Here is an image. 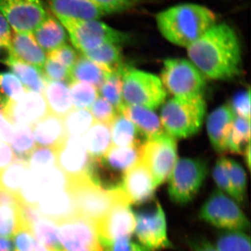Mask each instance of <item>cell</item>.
<instances>
[{"label": "cell", "instance_id": "obj_61", "mask_svg": "<svg viewBox=\"0 0 251 251\" xmlns=\"http://www.w3.org/2000/svg\"><path fill=\"white\" fill-rule=\"evenodd\" d=\"M82 251H103V249H102V250H85Z\"/></svg>", "mask_w": 251, "mask_h": 251}, {"label": "cell", "instance_id": "obj_42", "mask_svg": "<svg viewBox=\"0 0 251 251\" xmlns=\"http://www.w3.org/2000/svg\"><path fill=\"white\" fill-rule=\"evenodd\" d=\"M215 247L219 251H251V239L246 232H229L221 234Z\"/></svg>", "mask_w": 251, "mask_h": 251}, {"label": "cell", "instance_id": "obj_5", "mask_svg": "<svg viewBox=\"0 0 251 251\" xmlns=\"http://www.w3.org/2000/svg\"><path fill=\"white\" fill-rule=\"evenodd\" d=\"M54 16L65 28L74 49L80 54L105 44L122 46L130 40L126 33L110 27L99 20Z\"/></svg>", "mask_w": 251, "mask_h": 251}, {"label": "cell", "instance_id": "obj_17", "mask_svg": "<svg viewBox=\"0 0 251 251\" xmlns=\"http://www.w3.org/2000/svg\"><path fill=\"white\" fill-rule=\"evenodd\" d=\"M119 187L125 193L130 204H140L150 201L156 186L148 168L141 161L122 175Z\"/></svg>", "mask_w": 251, "mask_h": 251}, {"label": "cell", "instance_id": "obj_34", "mask_svg": "<svg viewBox=\"0 0 251 251\" xmlns=\"http://www.w3.org/2000/svg\"><path fill=\"white\" fill-rule=\"evenodd\" d=\"M37 242L52 251L64 250L57 235V223L41 216L31 227Z\"/></svg>", "mask_w": 251, "mask_h": 251}, {"label": "cell", "instance_id": "obj_23", "mask_svg": "<svg viewBox=\"0 0 251 251\" xmlns=\"http://www.w3.org/2000/svg\"><path fill=\"white\" fill-rule=\"evenodd\" d=\"M119 112L125 115L145 135L147 140L165 133L160 117L150 109L123 103Z\"/></svg>", "mask_w": 251, "mask_h": 251}, {"label": "cell", "instance_id": "obj_62", "mask_svg": "<svg viewBox=\"0 0 251 251\" xmlns=\"http://www.w3.org/2000/svg\"><path fill=\"white\" fill-rule=\"evenodd\" d=\"M67 251L65 250V249H64V250H62V251Z\"/></svg>", "mask_w": 251, "mask_h": 251}, {"label": "cell", "instance_id": "obj_36", "mask_svg": "<svg viewBox=\"0 0 251 251\" xmlns=\"http://www.w3.org/2000/svg\"><path fill=\"white\" fill-rule=\"evenodd\" d=\"M27 92L17 76L11 72L0 74V102L6 109L20 99Z\"/></svg>", "mask_w": 251, "mask_h": 251}, {"label": "cell", "instance_id": "obj_54", "mask_svg": "<svg viewBox=\"0 0 251 251\" xmlns=\"http://www.w3.org/2000/svg\"><path fill=\"white\" fill-rule=\"evenodd\" d=\"M11 27L5 19L4 16L0 14V44L6 47L10 48V43H11Z\"/></svg>", "mask_w": 251, "mask_h": 251}, {"label": "cell", "instance_id": "obj_15", "mask_svg": "<svg viewBox=\"0 0 251 251\" xmlns=\"http://www.w3.org/2000/svg\"><path fill=\"white\" fill-rule=\"evenodd\" d=\"M67 185V178L57 167L44 171H31L28 168L18 198L21 202L36 206L46 193L64 189Z\"/></svg>", "mask_w": 251, "mask_h": 251}, {"label": "cell", "instance_id": "obj_14", "mask_svg": "<svg viewBox=\"0 0 251 251\" xmlns=\"http://www.w3.org/2000/svg\"><path fill=\"white\" fill-rule=\"evenodd\" d=\"M0 14L14 31L32 33L49 13L42 0H0Z\"/></svg>", "mask_w": 251, "mask_h": 251}, {"label": "cell", "instance_id": "obj_50", "mask_svg": "<svg viewBox=\"0 0 251 251\" xmlns=\"http://www.w3.org/2000/svg\"><path fill=\"white\" fill-rule=\"evenodd\" d=\"M104 15L119 12L128 9L130 0H90Z\"/></svg>", "mask_w": 251, "mask_h": 251}, {"label": "cell", "instance_id": "obj_4", "mask_svg": "<svg viewBox=\"0 0 251 251\" xmlns=\"http://www.w3.org/2000/svg\"><path fill=\"white\" fill-rule=\"evenodd\" d=\"M67 189L72 196L77 214L95 224L106 215L115 203L122 200L128 201L118 185L105 189L88 176L67 181Z\"/></svg>", "mask_w": 251, "mask_h": 251}, {"label": "cell", "instance_id": "obj_9", "mask_svg": "<svg viewBox=\"0 0 251 251\" xmlns=\"http://www.w3.org/2000/svg\"><path fill=\"white\" fill-rule=\"evenodd\" d=\"M161 82L174 97L202 95L205 76L194 64L186 59H168L163 63Z\"/></svg>", "mask_w": 251, "mask_h": 251}, {"label": "cell", "instance_id": "obj_3", "mask_svg": "<svg viewBox=\"0 0 251 251\" xmlns=\"http://www.w3.org/2000/svg\"><path fill=\"white\" fill-rule=\"evenodd\" d=\"M206 110L202 95L173 97L163 104L160 120L167 133L175 138H186L201 130Z\"/></svg>", "mask_w": 251, "mask_h": 251}, {"label": "cell", "instance_id": "obj_38", "mask_svg": "<svg viewBox=\"0 0 251 251\" xmlns=\"http://www.w3.org/2000/svg\"><path fill=\"white\" fill-rule=\"evenodd\" d=\"M94 122L87 109H74L63 119L67 136H83Z\"/></svg>", "mask_w": 251, "mask_h": 251}, {"label": "cell", "instance_id": "obj_43", "mask_svg": "<svg viewBox=\"0 0 251 251\" xmlns=\"http://www.w3.org/2000/svg\"><path fill=\"white\" fill-rule=\"evenodd\" d=\"M226 166L229 180L234 193L236 201L238 203L244 202L247 191V174L243 167L237 161L226 158Z\"/></svg>", "mask_w": 251, "mask_h": 251}, {"label": "cell", "instance_id": "obj_41", "mask_svg": "<svg viewBox=\"0 0 251 251\" xmlns=\"http://www.w3.org/2000/svg\"><path fill=\"white\" fill-rule=\"evenodd\" d=\"M57 151L54 149L36 146L28 158V168L31 171H44L57 167Z\"/></svg>", "mask_w": 251, "mask_h": 251}, {"label": "cell", "instance_id": "obj_13", "mask_svg": "<svg viewBox=\"0 0 251 251\" xmlns=\"http://www.w3.org/2000/svg\"><path fill=\"white\" fill-rule=\"evenodd\" d=\"M135 214L134 234L138 242L150 251L163 250L173 247L168 235L166 216L159 203L150 212Z\"/></svg>", "mask_w": 251, "mask_h": 251}, {"label": "cell", "instance_id": "obj_40", "mask_svg": "<svg viewBox=\"0 0 251 251\" xmlns=\"http://www.w3.org/2000/svg\"><path fill=\"white\" fill-rule=\"evenodd\" d=\"M72 103L75 109H89L99 97L96 87L85 82L73 81L69 85Z\"/></svg>", "mask_w": 251, "mask_h": 251}, {"label": "cell", "instance_id": "obj_29", "mask_svg": "<svg viewBox=\"0 0 251 251\" xmlns=\"http://www.w3.org/2000/svg\"><path fill=\"white\" fill-rule=\"evenodd\" d=\"M87 153L92 158H100L112 146L110 126L94 122L82 137Z\"/></svg>", "mask_w": 251, "mask_h": 251}, {"label": "cell", "instance_id": "obj_12", "mask_svg": "<svg viewBox=\"0 0 251 251\" xmlns=\"http://www.w3.org/2000/svg\"><path fill=\"white\" fill-rule=\"evenodd\" d=\"M135 214L130 204L122 200L115 203L103 219L96 224L99 242L102 247L134 234Z\"/></svg>", "mask_w": 251, "mask_h": 251}, {"label": "cell", "instance_id": "obj_60", "mask_svg": "<svg viewBox=\"0 0 251 251\" xmlns=\"http://www.w3.org/2000/svg\"><path fill=\"white\" fill-rule=\"evenodd\" d=\"M141 0H130V6L135 4V3L139 2Z\"/></svg>", "mask_w": 251, "mask_h": 251}, {"label": "cell", "instance_id": "obj_35", "mask_svg": "<svg viewBox=\"0 0 251 251\" xmlns=\"http://www.w3.org/2000/svg\"><path fill=\"white\" fill-rule=\"evenodd\" d=\"M251 140V120L234 117L227 142V151L243 153Z\"/></svg>", "mask_w": 251, "mask_h": 251}, {"label": "cell", "instance_id": "obj_30", "mask_svg": "<svg viewBox=\"0 0 251 251\" xmlns=\"http://www.w3.org/2000/svg\"><path fill=\"white\" fill-rule=\"evenodd\" d=\"M82 54L110 73L121 72L126 67L123 63L121 46L117 44H105Z\"/></svg>", "mask_w": 251, "mask_h": 251}, {"label": "cell", "instance_id": "obj_32", "mask_svg": "<svg viewBox=\"0 0 251 251\" xmlns=\"http://www.w3.org/2000/svg\"><path fill=\"white\" fill-rule=\"evenodd\" d=\"M113 146L126 147L141 143L138 139L139 130L125 115L119 112L110 126Z\"/></svg>", "mask_w": 251, "mask_h": 251}, {"label": "cell", "instance_id": "obj_24", "mask_svg": "<svg viewBox=\"0 0 251 251\" xmlns=\"http://www.w3.org/2000/svg\"><path fill=\"white\" fill-rule=\"evenodd\" d=\"M34 39L46 54L67 44L65 28L57 17L48 14L45 19L32 32Z\"/></svg>", "mask_w": 251, "mask_h": 251}, {"label": "cell", "instance_id": "obj_1", "mask_svg": "<svg viewBox=\"0 0 251 251\" xmlns=\"http://www.w3.org/2000/svg\"><path fill=\"white\" fill-rule=\"evenodd\" d=\"M186 49L190 61L204 76L230 80L242 73L240 41L226 23H216Z\"/></svg>", "mask_w": 251, "mask_h": 251}, {"label": "cell", "instance_id": "obj_6", "mask_svg": "<svg viewBox=\"0 0 251 251\" xmlns=\"http://www.w3.org/2000/svg\"><path fill=\"white\" fill-rule=\"evenodd\" d=\"M122 97L126 104L154 110L164 103L167 92L159 77L127 67L122 75Z\"/></svg>", "mask_w": 251, "mask_h": 251}, {"label": "cell", "instance_id": "obj_2", "mask_svg": "<svg viewBox=\"0 0 251 251\" xmlns=\"http://www.w3.org/2000/svg\"><path fill=\"white\" fill-rule=\"evenodd\" d=\"M156 23L167 41L186 49L217 23L216 15L211 9L192 3L163 10L156 15Z\"/></svg>", "mask_w": 251, "mask_h": 251}, {"label": "cell", "instance_id": "obj_20", "mask_svg": "<svg viewBox=\"0 0 251 251\" xmlns=\"http://www.w3.org/2000/svg\"><path fill=\"white\" fill-rule=\"evenodd\" d=\"M36 208L44 217L55 223L77 214L67 188L46 193L38 201Z\"/></svg>", "mask_w": 251, "mask_h": 251}, {"label": "cell", "instance_id": "obj_27", "mask_svg": "<svg viewBox=\"0 0 251 251\" xmlns=\"http://www.w3.org/2000/svg\"><path fill=\"white\" fill-rule=\"evenodd\" d=\"M110 73L97 63L80 54L75 64L70 69L72 82H85L99 90Z\"/></svg>", "mask_w": 251, "mask_h": 251}, {"label": "cell", "instance_id": "obj_16", "mask_svg": "<svg viewBox=\"0 0 251 251\" xmlns=\"http://www.w3.org/2000/svg\"><path fill=\"white\" fill-rule=\"evenodd\" d=\"M57 168L67 181L88 176L92 158L87 153L82 137L67 136L57 150Z\"/></svg>", "mask_w": 251, "mask_h": 251}, {"label": "cell", "instance_id": "obj_45", "mask_svg": "<svg viewBox=\"0 0 251 251\" xmlns=\"http://www.w3.org/2000/svg\"><path fill=\"white\" fill-rule=\"evenodd\" d=\"M212 176L220 191L226 193L237 202L235 193L231 184L228 173H227L226 158H220L216 161L215 166L213 168Z\"/></svg>", "mask_w": 251, "mask_h": 251}, {"label": "cell", "instance_id": "obj_51", "mask_svg": "<svg viewBox=\"0 0 251 251\" xmlns=\"http://www.w3.org/2000/svg\"><path fill=\"white\" fill-rule=\"evenodd\" d=\"M102 247L103 251H150L140 243L132 241L130 238L120 239Z\"/></svg>", "mask_w": 251, "mask_h": 251}, {"label": "cell", "instance_id": "obj_49", "mask_svg": "<svg viewBox=\"0 0 251 251\" xmlns=\"http://www.w3.org/2000/svg\"><path fill=\"white\" fill-rule=\"evenodd\" d=\"M229 105L235 116L251 120L250 89L236 94Z\"/></svg>", "mask_w": 251, "mask_h": 251}, {"label": "cell", "instance_id": "obj_59", "mask_svg": "<svg viewBox=\"0 0 251 251\" xmlns=\"http://www.w3.org/2000/svg\"><path fill=\"white\" fill-rule=\"evenodd\" d=\"M34 251H52L50 250L49 249H48L47 247H46L45 246L43 245L41 243L37 242L36 240V244H35V249H34Z\"/></svg>", "mask_w": 251, "mask_h": 251}, {"label": "cell", "instance_id": "obj_11", "mask_svg": "<svg viewBox=\"0 0 251 251\" xmlns=\"http://www.w3.org/2000/svg\"><path fill=\"white\" fill-rule=\"evenodd\" d=\"M57 235L67 251L102 250L95 223L75 214L57 223Z\"/></svg>", "mask_w": 251, "mask_h": 251}, {"label": "cell", "instance_id": "obj_10", "mask_svg": "<svg viewBox=\"0 0 251 251\" xmlns=\"http://www.w3.org/2000/svg\"><path fill=\"white\" fill-rule=\"evenodd\" d=\"M177 160L176 138L166 132L143 143L141 161L151 173L156 188L168 179Z\"/></svg>", "mask_w": 251, "mask_h": 251}, {"label": "cell", "instance_id": "obj_58", "mask_svg": "<svg viewBox=\"0 0 251 251\" xmlns=\"http://www.w3.org/2000/svg\"><path fill=\"white\" fill-rule=\"evenodd\" d=\"M244 156H245V161L247 163L248 168L250 170L251 168V144L247 147L244 151Z\"/></svg>", "mask_w": 251, "mask_h": 251}, {"label": "cell", "instance_id": "obj_31", "mask_svg": "<svg viewBox=\"0 0 251 251\" xmlns=\"http://www.w3.org/2000/svg\"><path fill=\"white\" fill-rule=\"evenodd\" d=\"M27 171V162L15 158L9 166L0 171V190L18 198Z\"/></svg>", "mask_w": 251, "mask_h": 251}, {"label": "cell", "instance_id": "obj_39", "mask_svg": "<svg viewBox=\"0 0 251 251\" xmlns=\"http://www.w3.org/2000/svg\"><path fill=\"white\" fill-rule=\"evenodd\" d=\"M125 69L121 72L110 73L103 85L98 90L99 94L101 96L102 98L113 105L118 112L124 103L122 97V75Z\"/></svg>", "mask_w": 251, "mask_h": 251}, {"label": "cell", "instance_id": "obj_46", "mask_svg": "<svg viewBox=\"0 0 251 251\" xmlns=\"http://www.w3.org/2000/svg\"><path fill=\"white\" fill-rule=\"evenodd\" d=\"M41 72L46 80L60 81L65 82L68 85L72 82L70 69L49 57H47Z\"/></svg>", "mask_w": 251, "mask_h": 251}, {"label": "cell", "instance_id": "obj_25", "mask_svg": "<svg viewBox=\"0 0 251 251\" xmlns=\"http://www.w3.org/2000/svg\"><path fill=\"white\" fill-rule=\"evenodd\" d=\"M44 97L49 113L64 119L73 108L69 85L60 81L46 80Z\"/></svg>", "mask_w": 251, "mask_h": 251}, {"label": "cell", "instance_id": "obj_53", "mask_svg": "<svg viewBox=\"0 0 251 251\" xmlns=\"http://www.w3.org/2000/svg\"><path fill=\"white\" fill-rule=\"evenodd\" d=\"M15 158L14 151L9 144L0 141V171L9 166Z\"/></svg>", "mask_w": 251, "mask_h": 251}, {"label": "cell", "instance_id": "obj_47", "mask_svg": "<svg viewBox=\"0 0 251 251\" xmlns=\"http://www.w3.org/2000/svg\"><path fill=\"white\" fill-rule=\"evenodd\" d=\"M14 251H34L36 239L32 229L23 224L13 237Z\"/></svg>", "mask_w": 251, "mask_h": 251}, {"label": "cell", "instance_id": "obj_37", "mask_svg": "<svg viewBox=\"0 0 251 251\" xmlns=\"http://www.w3.org/2000/svg\"><path fill=\"white\" fill-rule=\"evenodd\" d=\"M21 225L19 201L0 204V237L13 239Z\"/></svg>", "mask_w": 251, "mask_h": 251}, {"label": "cell", "instance_id": "obj_7", "mask_svg": "<svg viewBox=\"0 0 251 251\" xmlns=\"http://www.w3.org/2000/svg\"><path fill=\"white\" fill-rule=\"evenodd\" d=\"M207 174V164L200 158L177 160L168 179L171 201L181 205L191 202L202 187Z\"/></svg>", "mask_w": 251, "mask_h": 251}, {"label": "cell", "instance_id": "obj_19", "mask_svg": "<svg viewBox=\"0 0 251 251\" xmlns=\"http://www.w3.org/2000/svg\"><path fill=\"white\" fill-rule=\"evenodd\" d=\"M234 115L229 105H223L208 116L206 130L211 145L219 153L227 151V142Z\"/></svg>", "mask_w": 251, "mask_h": 251}, {"label": "cell", "instance_id": "obj_55", "mask_svg": "<svg viewBox=\"0 0 251 251\" xmlns=\"http://www.w3.org/2000/svg\"><path fill=\"white\" fill-rule=\"evenodd\" d=\"M192 251H219L215 246L212 245L210 242L204 239L196 240L191 244Z\"/></svg>", "mask_w": 251, "mask_h": 251}, {"label": "cell", "instance_id": "obj_33", "mask_svg": "<svg viewBox=\"0 0 251 251\" xmlns=\"http://www.w3.org/2000/svg\"><path fill=\"white\" fill-rule=\"evenodd\" d=\"M9 145L16 159L27 162L36 147L30 126L14 125V133Z\"/></svg>", "mask_w": 251, "mask_h": 251}, {"label": "cell", "instance_id": "obj_22", "mask_svg": "<svg viewBox=\"0 0 251 251\" xmlns=\"http://www.w3.org/2000/svg\"><path fill=\"white\" fill-rule=\"evenodd\" d=\"M10 49L16 58L40 69L47 59V54L36 42L32 33L14 31Z\"/></svg>", "mask_w": 251, "mask_h": 251}, {"label": "cell", "instance_id": "obj_52", "mask_svg": "<svg viewBox=\"0 0 251 251\" xmlns=\"http://www.w3.org/2000/svg\"><path fill=\"white\" fill-rule=\"evenodd\" d=\"M14 133V125L4 112V106L0 103V141L9 143Z\"/></svg>", "mask_w": 251, "mask_h": 251}, {"label": "cell", "instance_id": "obj_28", "mask_svg": "<svg viewBox=\"0 0 251 251\" xmlns=\"http://www.w3.org/2000/svg\"><path fill=\"white\" fill-rule=\"evenodd\" d=\"M6 65L17 75L26 90L44 95L46 80L41 69L20 60L13 54L8 59Z\"/></svg>", "mask_w": 251, "mask_h": 251}, {"label": "cell", "instance_id": "obj_21", "mask_svg": "<svg viewBox=\"0 0 251 251\" xmlns=\"http://www.w3.org/2000/svg\"><path fill=\"white\" fill-rule=\"evenodd\" d=\"M36 146L57 149L67 138L63 119L49 113L31 126Z\"/></svg>", "mask_w": 251, "mask_h": 251}, {"label": "cell", "instance_id": "obj_44", "mask_svg": "<svg viewBox=\"0 0 251 251\" xmlns=\"http://www.w3.org/2000/svg\"><path fill=\"white\" fill-rule=\"evenodd\" d=\"M90 112L94 121L109 126L115 120L117 114L116 108L102 97H98L90 107Z\"/></svg>", "mask_w": 251, "mask_h": 251}, {"label": "cell", "instance_id": "obj_8", "mask_svg": "<svg viewBox=\"0 0 251 251\" xmlns=\"http://www.w3.org/2000/svg\"><path fill=\"white\" fill-rule=\"evenodd\" d=\"M238 204L226 193L216 189L203 204L199 218L217 228L246 232L250 229V222Z\"/></svg>", "mask_w": 251, "mask_h": 251}, {"label": "cell", "instance_id": "obj_57", "mask_svg": "<svg viewBox=\"0 0 251 251\" xmlns=\"http://www.w3.org/2000/svg\"><path fill=\"white\" fill-rule=\"evenodd\" d=\"M11 54H12V52H11L10 48L6 47L0 44V62L6 64Z\"/></svg>", "mask_w": 251, "mask_h": 251}, {"label": "cell", "instance_id": "obj_56", "mask_svg": "<svg viewBox=\"0 0 251 251\" xmlns=\"http://www.w3.org/2000/svg\"><path fill=\"white\" fill-rule=\"evenodd\" d=\"M0 251H14L13 239L0 237Z\"/></svg>", "mask_w": 251, "mask_h": 251}, {"label": "cell", "instance_id": "obj_18", "mask_svg": "<svg viewBox=\"0 0 251 251\" xmlns=\"http://www.w3.org/2000/svg\"><path fill=\"white\" fill-rule=\"evenodd\" d=\"M49 113L43 94L27 90L22 98L9 105L5 114L14 125L32 126Z\"/></svg>", "mask_w": 251, "mask_h": 251}, {"label": "cell", "instance_id": "obj_48", "mask_svg": "<svg viewBox=\"0 0 251 251\" xmlns=\"http://www.w3.org/2000/svg\"><path fill=\"white\" fill-rule=\"evenodd\" d=\"M79 55L76 50L67 44L47 54L48 57L57 61L69 69L75 64Z\"/></svg>", "mask_w": 251, "mask_h": 251}, {"label": "cell", "instance_id": "obj_26", "mask_svg": "<svg viewBox=\"0 0 251 251\" xmlns=\"http://www.w3.org/2000/svg\"><path fill=\"white\" fill-rule=\"evenodd\" d=\"M54 16L99 20L103 13L90 0H47Z\"/></svg>", "mask_w": 251, "mask_h": 251}]
</instances>
